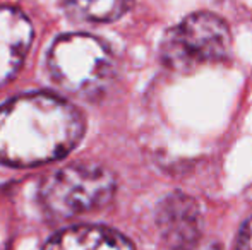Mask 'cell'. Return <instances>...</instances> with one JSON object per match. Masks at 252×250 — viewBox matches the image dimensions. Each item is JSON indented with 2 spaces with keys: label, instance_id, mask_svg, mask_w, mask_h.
<instances>
[{
  "label": "cell",
  "instance_id": "obj_3",
  "mask_svg": "<svg viewBox=\"0 0 252 250\" xmlns=\"http://www.w3.org/2000/svg\"><path fill=\"white\" fill-rule=\"evenodd\" d=\"M117 189L115 175L94 163L59 168L40 187V202L48 218L67 221L105 207Z\"/></svg>",
  "mask_w": 252,
  "mask_h": 250
},
{
  "label": "cell",
  "instance_id": "obj_7",
  "mask_svg": "<svg viewBox=\"0 0 252 250\" xmlns=\"http://www.w3.org/2000/svg\"><path fill=\"white\" fill-rule=\"evenodd\" d=\"M43 250H134L119 231L106 226H74L60 231Z\"/></svg>",
  "mask_w": 252,
  "mask_h": 250
},
{
  "label": "cell",
  "instance_id": "obj_6",
  "mask_svg": "<svg viewBox=\"0 0 252 250\" xmlns=\"http://www.w3.org/2000/svg\"><path fill=\"white\" fill-rule=\"evenodd\" d=\"M33 41V26L23 12L0 7V86L21 69Z\"/></svg>",
  "mask_w": 252,
  "mask_h": 250
},
{
  "label": "cell",
  "instance_id": "obj_5",
  "mask_svg": "<svg viewBox=\"0 0 252 250\" xmlns=\"http://www.w3.org/2000/svg\"><path fill=\"white\" fill-rule=\"evenodd\" d=\"M156 224L168 250H184L201 240V211L192 197L173 192L159 202Z\"/></svg>",
  "mask_w": 252,
  "mask_h": 250
},
{
  "label": "cell",
  "instance_id": "obj_2",
  "mask_svg": "<svg viewBox=\"0 0 252 250\" xmlns=\"http://www.w3.org/2000/svg\"><path fill=\"white\" fill-rule=\"evenodd\" d=\"M48 72L53 83L70 96L96 100L115 79V57L105 41L74 33L55 40L48 52Z\"/></svg>",
  "mask_w": 252,
  "mask_h": 250
},
{
  "label": "cell",
  "instance_id": "obj_10",
  "mask_svg": "<svg viewBox=\"0 0 252 250\" xmlns=\"http://www.w3.org/2000/svg\"><path fill=\"white\" fill-rule=\"evenodd\" d=\"M184 250H221L220 249L218 244H215V242H202V238L197 244H194L192 247L189 249H184Z\"/></svg>",
  "mask_w": 252,
  "mask_h": 250
},
{
  "label": "cell",
  "instance_id": "obj_9",
  "mask_svg": "<svg viewBox=\"0 0 252 250\" xmlns=\"http://www.w3.org/2000/svg\"><path fill=\"white\" fill-rule=\"evenodd\" d=\"M237 250H252V218L246 221V224L240 230Z\"/></svg>",
  "mask_w": 252,
  "mask_h": 250
},
{
  "label": "cell",
  "instance_id": "obj_1",
  "mask_svg": "<svg viewBox=\"0 0 252 250\" xmlns=\"http://www.w3.org/2000/svg\"><path fill=\"white\" fill-rule=\"evenodd\" d=\"M86 132L72 103L48 93L21 94L0 107V161L38 167L67 156Z\"/></svg>",
  "mask_w": 252,
  "mask_h": 250
},
{
  "label": "cell",
  "instance_id": "obj_4",
  "mask_svg": "<svg viewBox=\"0 0 252 250\" xmlns=\"http://www.w3.org/2000/svg\"><path fill=\"white\" fill-rule=\"evenodd\" d=\"M232 52L230 28L220 16L196 12L170 28L159 45L161 62L175 72H192L206 63L226 60Z\"/></svg>",
  "mask_w": 252,
  "mask_h": 250
},
{
  "label": "cell",
  "instance_id": "obj_8",
  "mask_svg": "<svg viewBox=\"0 0 252 250\" xmlns=\"http://www.w3.org/2000/svg\"><path fill=\"white\" fill-rule=\"evenodd\" d=\"M67 16L81 23H112L130 9V0H62Z\"/></svg>",
  "mask_w": 252,
  "mask_h": 250
}]
</instances>
